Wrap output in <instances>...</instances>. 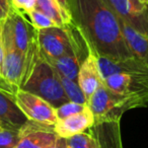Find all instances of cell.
<instances>
[{"label":"cell","instance_id":"6da1fadb","mask_svg":"<svg viewBox=\"0 0 148 148\" xmlns=\"http://www.w3.org/2000/svg\"><path fill=\"white\" fill-rule=\"evenodd\" d=\"M72 21L99 57L124 60L133 57L120 21L103 0H69Z\"/></svg>","mask_w":148,"mask_h":148},{"label":"cell","instance_id":"7a4b0ae2","mask_svg":"<svg viewBox=\"0 0 148 148\" xmlns=\"http://www.w3.org/2000/svg\"><path fill=\"white\" fill-rule=\"evenodd\" d=\"M42 97L54 108L67 103L59 74L46 60L39 45L29 50L25 58V69L21 88Z\"/></svg>","mask_w":148,"mask_h":148},{"label":"cell","instance_id":"3957f363","mask_svg":"<svg viewBox=\"0 0 148 148\" xmlns=\"http://www.w3.org/2000/svg\"><path fill=\"white\" fill-rule=\"evenodd\" d=\"M87 106L95 116V123L121 121L126 112L148 106V93L122 95L111 91L101 84L87 101Z\"/></svg>","mask_w":148,"mask_h":148},{"label":"cell","instance_id":"277c9868","mask_svg":"<svg viewBox=\"0 0 148 148\" xmlns=\"http://www.w3.org/2000/svg\"><path fill=\"white\" fill-rule=\"evenodd\" d=\"M2 33L25 57L37 38V29H34L31 21L25 18L23 13L13 7L8 16L3 21Z\"/></svg>","mask_w":148,"mask_h":148},{"label":"cell","instance_id":"5b68a950","mask_svg":"<svg viewBox=\"0 0 148 148\" xmlns=\"http://www.w3.org/2000/svg\"><path fill=\"white\" fill-rule=\"evenodd\" d=\"M14 101L29 121L54 127L58 121L56 109L42 97L18 89L14 93Z\"/></svg>","mask_w":148,"mask_h":148},{"label":"cell","instance_id":"8992f818","mask_svg":"<svg viewBox=\"0 0 148 148\" xmlns=\"http://www.w3.org/2000/svg\"><path fill=\"white\" fill-rule=\"evenodd\" d=\"M121 21L148 37V5L139 0H103Z\"/></svg>","mask_w":148,"mask_h":148},{"label":"cell","instance_id":"52a82bcc","mask_svg":"<svg viewBox=\"0 0 148 148\" xmlns=\"http://www.w3.org/2000/svg\"><path fill=\"white\" fill-rule=\"evenodd\" d=\"M37 40L42 55L47 60L61 57L73 51L67 27H54L37 31Z\"/></svg>","mask_w":148,"mask_h":148},{"label":"cell","instance_id":"ba28073f","mask_svg":"<svg viewBox=\"0 0 148 148\" xmlns=\"http://www.w3.org/2000/svg\"><path fill=\"white\" fill-rule=\"evenodd\" d=\"M103 84L117 95H144L148 93V75L113 74L103 79Z\"/></svg>","mask_w":148,"mask_h":148},{"label":"cell","instance_id":"9c48e42d","mask_svg":"<svg viewBox=\"0 0 148 148\" xmlns=\"http://www.w3.org/2000/svg\"><path fill=\"white\" fill-rule=\"evenodd\" d=\"M21 137L14 148H48L58 137L53 127L27 121L21 128Z\"/></svg>","mask_w":148,"mask_h":148},{"label":"cell","instance_id":"30bf717a","mask_svg":"<svg viewBox=\"0 0 148 148\" xmlns=\"http://www.w3.org/2000/svg\"><path fill=\"white\" fill-rule=\"evenodd\" d=\"M95 124V116L87 106L80 113L69 116L65 119L58 120L54 125L53 130L58 137L68 139L86 132Z\"/></svg>","mask_w":148,"mask_h":148},{"label":"cell","instance_id":"8fae6325","mask_svg":"<svg viewBox=\"0 0 148 148\" xmlns=\"http://www.w3.org/2000/svg\"><path fill=\"white\" fill-rule=\"evenodd\" d=\"M77 83L79 84L87 101L103 83V79L101 78L97 65V54L91 47L89 48L88 55L80 64L78 76H77Z\"/></svg>","mask_w":148,"mask_h":148},{"label":"cell","instance_id":"7c38bea8","mask_svg":"<svg viewBox=\"0 0 148 148\" xmlns=\"http://www.w3.org/2000/svg\"><path fill=\"white\" fill-rule=\"evenodd\" d=\"M97 65L103 79L118 73L148 75V68L135 56L124 60H111L97 55Z\"/></svg>","mask_w":148,"mask_h":148},{"label":"cell","instance_id":"4fadbf2b","mask_svg":"<svg viewBox=\"0 0 148 148\" xmlns=\"http://www.w3.org/2000/svg\"><path fill=\"white\" fill-rule=\"evenodd\" d=\"M29 120L17 107L14 97L0 89V123L5 129L19 130Z\"/></svg>","mask_w":148,"mask_h":148},{"label":"cell","instance_id":"5bb4252c","mask_svg":"<svg viewBox=\"0 0 148 148\" xmlns=\"http://www.w3.org/2000/svg\"><path fill=\"white\" fill-rule=\"evenodd\" d=\"M119 21L124 38L132 54L148 68V37L136 32L120 18Z\"/></svg>","mask_w":148,"mask_h":148},{"label":"cell","instance_id":"9a60e30c","mask_svg":"<svg viewBox=\"0 0 148 148\" xmlns=\"http://www.w3.org/2000/svg\"><path fill=\"white\" fill-rule=\"evenodd\" d=\"M47 61L53 66V68L57 71V73L59 74L60 76L71 79L73 81H77L78 71L82 61L76 55L74 50L65 54V55L61 56V57L47 60Z\"/></svg>","mask_w":148,"mask_h":148},{"label":"cell","instance_id":"2e32d148","mask_svg":"<svg viewBox=\"0 0 148 148\" xmlns=\"http://www.w3.org/2000/svg\"><path fill=\"white\" fill-rule=\"evenodd\" d=\"M35 9L50 17L59 27H66L73 23L71 15L56 0H37Z\"/></svg>","mask_w":148,"mask_h":148},{"label":"cell","instance_id":"e0dca14e","mask_svg":"<svg viewBox=\"0 0 148 148\" xmlns=\"http://www.w3.org/2000/svg\"><path fill=\"white\" fill-rule=\"evenodd\" d=\"M68 148H103L97 137L88 129L84 133L67 139Z\"/></svg>","mask_w":148,"mask_h":148},{"label":"cell","instance_id":"ac0fdd59","mask_svg":"<svg viewBox=\"0 0 148 148\" xmlns=\"http://www.w3.org/2000/svg\"><path fill=\"white\" fill-rule=\"evenodd\" d=\"M60 80H61L64 92L68 101L79 103V105H87V99L85 97L77 81H73L63 76H60Z\"/></svg>","mask_w":148,"mask_h":148},{"label":"cell","instance_id":"d6986e66","mask_svg":"<svg viewBox=\"0 0 148 148\" xmlns=\"http://www.w3.org/2000/svg\"><path fill=\"white\" fill-rule=\"evenodd\" d=\"M27 15L29 17V21H31V23L34 27V29H37V31L49 29V27H58L50 17H48L47 15H45L41 11L37 10V9L32 10Z\"/></svg>","mask_w":148,"mask_h":148},{"label":"cell","instance_id":"ffe728a7","mask_svg":"<svg viewBox=\"0 0 148 148\" xmlns=\"http://www.w3.org/2000/svg\"><path fill=\"white\" fill-rule=\"evenodd\" d=\"M21 129L0 130V148H14L21 140Z\"/></svg>","mask_w":148,"mask_h":148},{"label":"cell","instance_id":"44dd1931","mask_svg":"<svg viewBox=\"0 0 148 148\" xmlns=\"http://www.w3.org/2000/svg\"><path fill=\"white\" fill-rule=\"evenodd\" d=\"M86 107L87 105H79V103H72V101H67V103L61 105L60 107L56 108V116H57L58 120L65 119L69 116L80 113Z\"/></svg>","mask_w":148,"mask_h":148},{"label":"cell","instance_id":"7402d4cb","mask_svg":"<svg viewBox=\"0 0 148 148\" xmlns=\"http://www.w3.org/2000/svg\"><path fill=\"white\" fill-rule=\"evenodd\" d=\"M36 1L37 0H10L13 8L23 14H27L35 9Z\"/></svg>","mask_w":148,"mask_h":148},{"label":"cell","instance_id":"603a6c76","mask_svg":"<svg viewBox=\"0 0 148 148\" xmlns=\"http://www.w3.org/2000/svg\"><path fill=\"white\" fill-rule=\"evenodd\" d=\"M12 9L10 0H0V23L3 21Z\"/></svg>","mask_w":148,"mask_h":148},{"label":"cell","instance_id":"cb8c5ba5","mask_svg":"<svg viewBox=\"0 0 148 148\" xmlns=\"http://www.w3.org/2000/svg\"><path fill=\"white\" fill-rule=\"evenodd\" d=\"M48 148H68L67 145V139H64V138L57 137L56 140L49 146Z\"/></svg>","mask_w":148,"mask_h":148},{"label":"cell","instance_id":"d4e9b609","mask_svg":"<svg viewBox=\"0 0 148 148\" xmlns=\"http://www.w3.org/2000/svg\"><path fill=\"white\" fill-rule=\"evenodd\" d=\"M3 57H4V48H3V41H2V21L0 23V71L2 67Z\"/></svg>","mask_w":148,"mask_h":148},{"label":"cell","instance_id":"484cf974","mask_svg":"<svg viewBox=\"0 0 148 148\" xmlns=\"http://www.w3.org/2000/svg\"><path fill=\"white\" fill-rule=\"evenodd\" d=\"M56 1L61 5L62 8H63L64 10H66L70 14V12H69V0H56Z\"/></svg>","mask_w":148,"mask_h":148},{"label":"cell","instance_id":"4316f807","mask_svg":"<svg viewBox=\"0 0 148 148\" xmlns=\"http://www.w3.org/2000/svg\"><path fill=\"white\" fill-rule=\"evenodd\" d=\"M139 1H140L141 3H143V4L148 5V0H139Z\"/></svg>","mask_w":148,"mask_h":148},{"label":"cell","instance_id":"83f0119b","mask_svg":"<svg viewBox=\"0 0 148 148\" xmlns=\"http://www.w3.org/2000/svg\"><path fill=\"white\" fill-rule=\"evenodd\" d=\"M1 129H3V127H2V125H1V123H0V130Z\"/></svg>","mask_w":148,"mask_h":148}]
</instances>
